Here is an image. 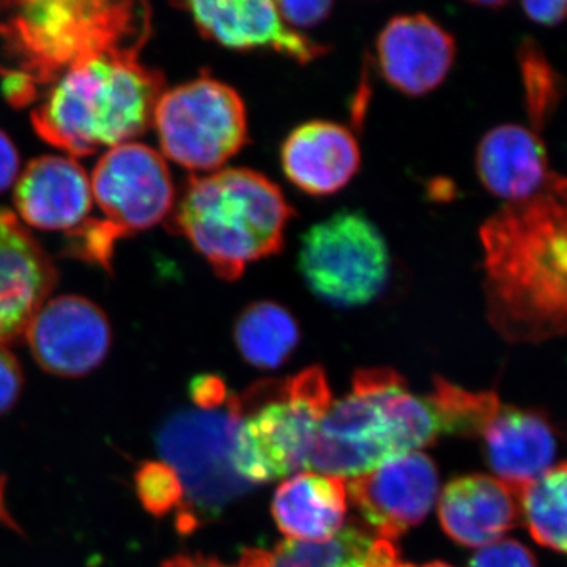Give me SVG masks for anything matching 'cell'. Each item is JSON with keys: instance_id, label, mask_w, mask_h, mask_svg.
<instances>
[{"instance_id": "8", "label": "cell", "mask_w": 567, "mask_h": 567, "mask_svg": "<svg viewBox=\"0 0 567 567\" xmlns=\"http://www.w3.org/2000/svg\"><path fill=\"white\" fill-rule=\"evenodd\" d=\"M230 399L223 409L182 410L167 417L156 434L163 462L181 477L183 503L177 525L183 533L221 516L254 487L234 466L238 416Z\"/></svg>"}, {"instance_id": "12", "label": "cell", "mask_w": 567, "mask_h": 567, "mask_svg": "<svg viewBox=\"0 0 567 567\" xmlns=\"http://www.w3.org/2000/svg\"><path fill=\"white\" fill-rule=\"evenodd\" d=\"M439 495V473L425 454H406L353 477L347 498L380 539H399L427 517Z\"/></svg>"}, {"instance_id": "24", "label": "cell", "mask_w": 567, "mask_h": 567, "mask_svg": "<svg viewBox=\"0 0 567 567\" xmlns=\"http://www.w3.org/2000/svg\"><path fill=\"white\" fill-rule=\"evenodd\" d=\"M520 517L539 546L567 555V461L551 465L518 494Z\"/></svg>"}, {"instance_id": "11", "label": "cell", "mask_w": 567, "mask_h": 567, "mask_svg": "<svg viewBox=\"0 0 567 567\" xmlns=\"http://www.w3.org/2000/svg\"><path fill=\"white\" fill-rule=\"evenodd\" d=\"M24 336L41 369L66 379L99 368L112 342L111 323L103 309L78 295L44 301Z\"/></svg>"}, {"instance_id": "5", "label": "cell", "mask_w": 567, "mask_h": 567, "mask_svg": "<svg viewBox=\"0 0 567 567\" xmlns=\"http://www.w3.org/2000/svg\"><path fill=\"white\" fill-rule=\"evenodd\" d=\"M442 434L429 398L406 390L390 368L354 372L352 393L333 402L317 429L308 470L358 477L421 447Z\"/></svg>"}, {"instance_id": "3", "label": "cell", "mask_w": 567, "mask_h": 567, "mask_svg": "<svg viewBox=\"0 0 567 567\" xmlns=\"http://www.w3.org/2000/svg\"><path fill=\"white\" fill-rule=\"evenodd\" d=\"M293 216L267 175L229 167L189 177L169 218L218 278L237 281L249 265L282 251Z\"/></svg>"}, {"instance_id": "33", "label": "cell", "mask_w": 567, "mask_h": 567, "mask_svg": "<svg viewBox=\"0 0 567 567\" xmlns=\"http://www.w3.org/2000/svg\"><path fill=\"white\" fill-rule=\"evenodd\" d=\"M162 567H233L224 565L219 559L204 557V555H178L164 561Z\"/></svg>"}, {"instance_id": "4", "label": "cell", "mask_w": 567, "mask_h": 567, "mask_svg": "<svg viewBox=\"0 0 567 567\" xmlns=\"http://www.w3.org/2000/svg\"><path fill=\"white\" fill-rule=\"evenodd\" d=\"M151 31V7L144 2H0V74L48 87L89 55L144 47Z\"/></svg>"}, {"instance_id": "29", "label": "cell", "mask_w": 567, "mask_h": 567, "mask_svg": "<svg viewBox=\"0 0 567 567\" xmlns=\"http://www.w3.org/2000/svg\"><path fill=\"white\" fill-rule=\"evenodd\" d=\"M24 375L20 361L6 346H0V415L20 399Z\"/></svg>"}, {"instance_id": "23", "label": "cell", "mask_w": 567, "mask_h": 567, "mask_svg": "<svg viewBox=\"0 0 567 567\" xmlns=\"http://www.w3.org/2000/svg\"><path fill=\"white\" fill-rule=\"evenodd\" d=\"M238 352L254 368L276 369L300 342V327L289 309L275 301L246 306L234 327Z\"/></svg>"}, {"instance_id": "22", "label": "cell", "mask_w": 567, "mask_h": 567, "mask_svg": "<svg viewBox=\"0 0 567 567\" xmlns=\"http://www.w3.org/2000/svg\"><path fill=\"white\" fill-rule=\"evenodd\" d=\"M238 567H415L390 540L350 524L323 543L286 540L274 550L248 548Z\"/></svg>"}, {"instance_id": "31", "label": "cell", "mask_w": 567, "mask_h": 567, "mask_svg": "<svg viewBox=\"0 0 567 567\" xmlns=\"http://www.w3.org/2000/svg\"><path fill=\"white\" fill-rule=\"evenodd\" d=\"M20 153L13 141L0 130V193L7 192L20 177Z\"/></svg>"}, {"instance_id": "30", "label": "cell", "mask_w": 567, "mask_h": 567, "mask_svg": "<svg viewBox=\"0 0 567 567\" xmlns=\"http://www.w3.org/2000/svg\"><path fill=\"white\" fill-rule=\"evenodd\" d=\"M189 398L200 410L223 409L233 394L227 390L226 382L218 375L204 374L189 383Z\"/></svg>"}, {"instance_id": "2", "label": "cell", "mask_w": 567, "mask_h": 567, "mask_svg": "<svg viewBox=\"0 0 567 567\" xmlns=\"http://www.w3.org/2000/svg\"><path fill=\"white\" fill-rule=\"evenodd\" d=\"M140 52L114 48L63 71L32 112L41 140L74 158L111 151L147 132L166 80L140 61Z\"/></svg>"}, {"instance_id": "28", "label": "cell", "mask_w": 567, "mask_h": 567, "mask_svg": "<svg viewBox=\"0 0 567 567\" xmlns=\"http://www.w3.org/2000/svg\"><path fill=\"white\" fill-rule=\"evenodd\" d=\"M276 7H278L286 24L300 32V29L322 24L330 17L333 2H324V0H306V2L286 0V2H276Z\"/></svg>"}, {"instance_id": "6", "label": "cell", "mask_w": 567, "mask_h": 567, "mask_svg": "<svg viewBox=\"0 0 567 567\" xmlns=\"http://www.w3.org/2000/svg\"><path fill=\"white\" fill-rule=\"evenodd\" d=\"M331 404L319 365L284 382L268 380L233 394L230 405L238 416L233 462L238 475L254 486L308 468L317 429Z\"/></svg>"}, {"instance_id": "32", "label": "cell", "mask_w": 567, "mask_h": 567, "mask_svg": "<svg viewBox=\"0 0 567 567\" xmlns=\"http://www.w3.org/2000/svg\"><path fill=\"white\" fill-rule=\"evenodd\" d=\"M525 14L540 25H558L567 20V2H525Z\"/></svg>"}, {"instance_id": "19", "label": "cell", "mask_w": 567, "mask_h": 567, "mask_svg": "<svg viewBox=\"0 0 567 567\" xmlns=\"http://www.w3.org/2000/svg\"><path fill=\"white\" fill-rule=\"evenodd\" d=\"M520 517L514 488L487 475L456 477L443 488L439 518L454 543L483 548L498 543Z\"/></svg>"}, {"instance_id": "21", "label": "cell", "mask_w": 567, "mask_h": 567, "mask_svg": "<svg viewBox=\"0 0 567 567\" xmlns=\"http://www.w3.org/2000/svg\"><path fill=\"white\" fill-rule=\"evenodd\" d=\"M271 511L287 540L323 543L344 527V480L315 472L298 473L278 487Z\"/></svg>"}, {"instance_id": "25", "label": "cell", "mask_w": 567, "mask_h": 567, "mask_svg": "<svg viewBox=\"0 0 567 567\" xmlns=\"http://www.w3.org/2000/svg\"><path fill=\"white\" fill-rule=\"evenodd\" d=\"M434 406L442 435L476 439L483 436L502 402L492 391H468L447 382L442 377L434 380V391L427 395Z\"/></svg>"}, {"instance_id": "13", "label": "cell", "mask_w": 567, "mask_h": 567, "mask_svg": "<svg viewBox=\"0 0 567 567\" xmlns=\"http://www.w3.org/2000/svg\"><path fill=\"white\" fill-rule=\"evenodd\" d=\"M205 39L230 51H274L301 65L327 54L328 48L286 24L270 0H215L181 3Z\"/></svg>"}, {"instance_id": "9", "label": "cell", "mask_w": 567, "mask_h": 567, "mask_svg": "<svg viewBox=\"0 0 567 567\" xmlns=\"http://www.w3.org/2000/svg\"><path fill=\"white\" fill-rule=\"evenodd\" d=\"M152 125L163 156L194 173L223 169L249 142L244 99L208 73L164 91Z\"/></svg>"}, {"instance_id": "14", "label": "cell", "mask_w": 567, "mask_h": 567, "mask_svg": "<svg viewBox=\"0 0 567 567\" xmlns=\"http://www.w3.org/2000/svg\"><path fill=\"white\" fill-rule=\"evenodd\" d=\"M375 54L391 87L423 96L439 89L453 69L456 40L427 14H395L380 31Z\"/></svg>"}, {"instance_id": "1", "label": "cell", "mask_w": 567, "mask_h": 567, "mask_svg": "<svg viewBox=\"0 0 567 567\" xmlns=\"http://www.w3.org/2000/svg\"><path fill=\"white\" fill-rule=\"evenodd\" d=\"M488 323L514 344L567 333V177L480 227Z\"/></svg>"}, {"instance_id": "17", "label": "cell", "mask_w": 567, "mask_h": 567, "mask_svg": "<svg viewBox=\"0 0 567 567\" xmlns=\"http://www.w3.org/2000/svg\"><path fill=\"white\" fill-rule=\"evenodd\" d=\"M279 159L295 188L309 196H331L360 171L361 148L352 130L341 123L312 121L290 132Z\"/></svg>"}, {"instance_id": "16", "label": "cell", "mask_w": 567, "mask_h": 567, "mask_svg": "<svg viewBox=\"0 0 567 567\" xmlns=\"http://www.w3.org/2000/svg\"><path fill=\"white\" fill-rule=\"evenodd\" d=\"M14 205L29 226L74 233L92 212L91 177L71 156H40L18 178Z\"/></svg>"}, {"instance_id": "27", "label": "cell", "mask_w": 567, "mask_h": 567, "mask_svg": "<svg viewBox=\"0 0 567 567\" xmlns=\"http://www.w3.org/2000/svg\"><path fill=\"white\" fill-rule=\"evenodd\" d=\"M468 567H537L535 557L524 544L514 539L480 548Z\"/></svg>"}, {"instance_id": "18", "label": "cell", "mask_w": 567, "mask_h": 567, "mask_svg": "<svg viewBox=\"0 0 567 567\" xmlns=\"http://www.w3.org/2000/svg\"><path fill=\"white\" fill-rule=\"evenodd\" d=\"M484 453L496 480L520 494L557 456V431L536 410L499 406L483 434Z\"/></svg>"}, {"instance_id": "7", "label": "cell", "mask_w": 567, "mask_h": 567, "mask_svg": "<svg viewBox=\"0 0 567 567\" xmlns=\"http://www.w3.org/2000/svg\"><path fill=\"white\" fill-rule=\"evenodd\" d=\"M91 183L104 219L70 234L71 251L110 270L115 241L169 218L177 203L173 174L162 153L132 141L104 153Z\"/></svg>"}, {"instance_id": "20", "label": "cell", "mask_w": 567, "mask_h": 567, "mask_svg": "<svg viewBox=\"0 0 567 567\" xmlns=\"http://www.w3.org/2000/svg\"><path fill=\"white\" fill-rule=\"evenodd\" d=\"M475 164L484 188L505 204L536 196L554 175L539 132L517 123L488 130L477 145Z\"/></svg>"}, {"instance_id": "34", "label": "cell", "mask_w": 567, "mask_h": 567, "mask_svg": "<svg viewBox=\"0 0 567 567\" xmlns=\"http://www.w3.org/2000/svg\"><path fill=\"white\" fill-rule=\"evenodd\" d=\"M424 567H451L450 565H446V563H431V565L424 566Z\"/></svg>"}, {"instance_id": "10", "label": "cell", "mask_w": 567, "mask_h": 567, "mask_svg": "<svg viewBox=\"0 0 567 567\" xmlns=\"http://www.w3.org/2000/svg\"><path fill=\"white\" fill-rule=\"evenodd\" d=\"M298 268L324 303L358 308L386 289L393 259L385 237L364 213L341 210L309 227L301 238Z\"/></svg>"}, {"instance_id": "15", "label": "cell", "mask_w": 567, "mask_h": 567, "mask_svg": "<svg viewBox=\"0 0 567 567\" xmlns=\"http://www.w3.org/2000/svg\"><path fill=\"white\" fill-rule=\"evenodd\" d=\"M55 282L50 256L14 213L0 208V346L24 336Z\"/></svg>"}, {"instance_id": "26", "label": "cell", "mask_w": 567, "mask_h": 567, "mask_svg": "<svg viewBox=\"0 0 567 567\" xmlns=\"http://www.w3.org/2000/svg\"><path fill=\"white\" fill-rule=\"evenodd\" d=\"M137 496L148 514L163 517L183 503L181 477L166 462L147 461L140 465L134 475Z\"/></svg>"}]
</instances>
